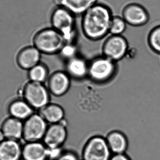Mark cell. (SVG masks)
Masks as SVG:
<instances>
[{
    "label": "cell",
    "mask_w": 160,
    "mask_h": 160,
    "mask_svg": "<svg viewBox=\"0 0 160 160\" xmlns=\"http://www.w3.org/2000/svg\"><path fill=\"white\" fill-rule=\"evenodd\" d=\"M112 17L108 6L97 3L82 15L81 27L83 34L93 41L104 38L109 33Z\"/></svg>",
    "instance_id": "obj_1"
},
{
    "label": "cell",
    "mask_w": 160,
    "mask_h": 160,
    "mask_svg": "<svg viewBox=\"0 0 160 160\" xmlns=\"http://www.w3.org/2000/svg\"><path fill=\"white\" fill-rule=\"evenodd\" d=\"M33 42V46L41 53L48 55L60 53L66 43L63 36L52 27L38 32L34 37Z\"/></svg>",
    "instance_id": "obj_2"
},
{
    "label": "cell",
    "mask_w": 160,
    "mask_h": 160,
    "mask_svg": "<svg viewBox=\"0 0 160 160\" xmlns=\"http://www.w3.org/2000/svg\"><path fill=\"white\" fill-rule=\"evenodd\" d=\"M52 27L63 37L66 43H71L76 32V16L62 7H57L51 16Z\"/></svg>",
    "instance_id": "obj_3"
},
{
    "label": "cell",
    "mask_w": 160,
    "mask_h": 160,
    "mask_svg": "<svg viewBox=\"0 0 160 160\" xmlns=\"http://www.w3.org/2000/svg\"><path fill=\"white\" fill-rule=\"evenodd\" d=\"M116 63L102 55L96 57L88 63V77L97 83L107 82L115 75Z\"/></svg>",
    "instance_id": "obj_4"
},
{
    "label": "cell",
    "mask_w": 160,
    "mask_h": 160,
    "mask_svg": "<svg viewBox=\"0 0 160 160\" xmlns=\"http://www.w3.org/2000/svg\"><path fill=\"white\" fill-rule=\"evenodd\" d=\"M44 83L28 82L22 91L23 99L34 109L39 111L50 102V96Z\"/></svg>",
    "instance_id": "obj_5"
},
{
    "label": "cell",
    "mask_w": 160,
    "mask_h": 160,
    "mask_svg": "<svg viewBox=\"0 0 160 160\" xmlns=\"http://www.w3.org/2000/svg\"><path fill=\"white\" fill-rule=\"evenodd\" d=\"M106 139L99 135L92 136L86 143L82 160H110L112 156Z\"/></svg>",
    "instance_id": "obj_6"
},
{
    "label": "cell",
    "mask_w": 160,
    "mask_h": 160,
    "mask_svg": "<svg viewBox=\"0 0 160 160\" xmlns=\"http://www.w3.org/2000/svg\"><path fill=\"white\" fill-rule=\"evenodd\" d=\"M128 48V42L126 37L111 35L102 45V56L117 62L125 59Z\"/></svg>",
    "instance_id": "obj_7"
},
{
    "label": "cell",
    "mask_w": 160,
    "mask_h": 160,
    "mask_svg": "<svg viewBox=\"0 0 160 160\" xmlns=\"http://www.w3.org/2000/svg\"><path fill=\"white\" fill-rule=\"evenodd\" d=\"M49 125L38 113H34L23 122V137L25 142H42Z\"/></svg>",
    "instance_id": "obj_8"
},
{
    "label": "cell",
    "mask_w": 160,
    "mask_h": 160,
    "mask_svg": "<svg viewBox=\"0 0 160 160\" xmlns=\"http://www.w3.org/2000/svg\"><path fill=\"white\" fill-rule=\"evenodd\" d=\"M64 121L49 125L42 142L51 151L60 150L66 141L68 131Z\"/></svg>",
    "instance_id": "obj_9"
},
{
    "label": "cell",
    "mask_w": 160,
    "mask_h": 160,
    "mask_svg": "<svg viewBox=\"0 0 160 160\" xmlns=\"http://www.w3.org/2000/svg\"><path fill=\"white\" fill-rule=\"evenodd\" d=\"M47 82L49 93L55 97L64 96L68 92L71 85V78L64 71L53 72L49 76Z\"/></svg>",
    "instance_id": "obj_10"
},
{
    "label": "cell",
    "mask_w": 160,
    "mask_h": 160,
    "mask_svg": "<svg viewBox=\"0 0 160 160\" xmlns=\"http://www.w3.org/2000/svg\"><path fill=\"white\" fill-rule=\"evenodd\" d=\"M122 15L128 25L134 27L144 25L148 20L146 10L137 3L127 5L123 9Z\"/></svg>",
    "instance_id": "obj_11"
},
{
    "label": "cell",
    "mask_w": 160,
    "mask_h": 160,
    "mask_svg": "<svg viewBox=\"0 0 160 160\" xmlns=\"http://www.w3.org/2000/svg\"><path fill=\"white\" fill-rule=\"evenodd\" d=\"M51 154L42 142H25L22 146V160H48Z\"/></svg>",
    "instance_id": "obj_12"
},
{
    "label": "cell",
    "mask_w": 160,
    "mask_h": 160,
    "mask_svg": "<svg viewBox=\"0 0 160 160\" xmlns=\"http://www.w3.org/2000/svg\"><path fill=\"white\" fill-rule=\"evenodd\" d=\"M42 53L34 46L27 47L18 53L17 62L22 69L29 70L40 63Z\"/></svg>",
    "instance_id": "obj_13"
},
{
    "label": "cell",
    "mask_w": 160,
    "mask_h": 160,
    "mask_svg": "<svg viewBox=\"0 0 160 160\" xmlns=\"http://www.w3.org/2000/svg\"><path fill=\"white\" fill-rule=\"evenodd\" d=\"M22 151L19 141L5 139L0 143V160H22Z\"/></svg>",
    "instance_id": "obj_14"
},
{
    "label": "cell",
    "mask_w": 160,
    "mask_h": 160,
    "mask_svg": "<svg viewBox=\"0 0 160 160\" xmlns=\"http://www.w3.org/2000/svg\"><path fill=\"white\" fill-rule=\"evenodd\" d=\"M88 64L83 58L76 56L67 61L66 72L71 78L82 79L88 77Z\"/></svg>",
    "instance_id": "obj_15"
},
{
    "label": "cell",
    "mask_w": 160,
    "mask_h": 160,
    "mask_svg": "<svg viewBox=\"0 0 160 160\" xmlns=\"http://www.w3.org/2000/svg\"><path fill=\"white\" fill-rule=\"evenodd\" d=\"M98 0H54L57 7H62L75 16L82 15L98 3Z\"/></svg>",
    "instance_id": "obj_16"
},
{
    "label": "cell",
    "mask_w": 160,
    "mask_h": 160,
    "mask_svg": "<svg viewBox=\"0 0 160 160\" xmlns=\"http://www.w3.org/2000/svg\"><path fill=\"white\" fill-rule=\"evenodd\" d=\"M105 139L113 155L126 154L128 142L123 132L119 131H112L108 133Z\"/></svg>",
    "instance_id": "obj_17"
},
{
    "label": "cell",
    "mask_w": 160,
    "mask_h": 160,
    "mask_svg": "<svg viewBox=\"0 0 160 160\" xmlns=\"http://www.w3.org/2000/svg\"><path fill=\"white\" fill-rule=\"evenodd\" d=\"M1 129L6 139L19 141L23 137V123L11 117L4 121Z\"/></svg>",
    "instance_id": "obj_18"
},
{
    "label": "cell",
    "mask_w": 160,
    "mask_h": 160,
    "mask_svg": "<svg viewBox=\"0 0 160 160\" xmlns=\"http://www.w3.org/2000/svg\"><path fill=\"white\" fill-rule=\"evenodd\" d=\"M38 114L48 125L61 123L64 120L63 108L58 104L50 102L38 111Z\"/></svg>",
    "instance_id": "obj_19"
},
{
    "label": "cell",
    "mask_w": 160,
    "mask_h": 160,
    "mask_svg": "<svg viewBox=\"0 0 160 160\" xmlns=\"http://www.w3.org/2000/svg\"><path fill=\"white\" fill-rule=\"evenodd\" d=\"M8 112L11 117L23 121L33 114L34 109L24 99H16L9 104Z\"/></svg>",
    "instance_id": "obj_20"
},
{
    "label": "cell",
    "mask_w": 160,
    "mask_h": 160,
    "mask_svg": "<svg viewBox=\"0 0 160 160\" xmlns=\"http://www.w3.org/2000/svg\"><path fill=\"white\" fill-rule=\"evenodd\" d=\"M48 69L46 65L40 63L31 68L28 72V77L31 82L44 83L49 78Z\"/></svg>",
    "instance_id": "obj_21"
},
{
    "label": "cell",
    "mask_w": 160,
    "mask_h": 160,
    "mask_svg": "<svg viewBox=\"0 0 160 160\" xmlns=\"http://www.w3.org/2000/svg\"><path fill=\"white\" fill-rule=\"evenodd\" d=\"M127 25L128 24L122 17L113 16L109 33L112 35H122L127 30Z\"/></svg>",
    "instance_id": "obj_22"
},
{
    "label": "cell",
    "mask_w": 160,
    "mask_h": 160,
    "mask_svg": "<svg viewBox=\"0 0 160 160\" xmlns=\"http://www.w3.org/2000/svg\"><path fill=\"white\" fill-rule=\"evenodd\" d=\"M59 54L67 61L77 56V48L73 43H66Z\"/></svg>",
    "instance_id": "obj_23"
},
{
    "label": "cell",
    "mask_w": 160,
    "mask_h": 160,
    "mask_svg": "<svg viewBox=\"0 0 160 160\" xmlns=\"http://www.w3.org/2000/svg\"><path fill=\"white\" fill-rule=\"evenodd\" d=\"M149 41L152 49L160 53V26L152 31L149 36Z\"/></svg>",
    "instance_id": "obj_24"
},
{
    "label": "cell",
    "mask_w": 160,
    "mask_h": 160,
    "mask_svg": "<svg viewBox=\"0 0 160 160\" xmlns=\"http://www.w3.org/2000/svg\"><path fill=\"white\" fill-rule=\"evenodd\" d=\"M54 160H80L77 154L71 151L61 152Z\"/></svg>",
    "instance_id": "obj_25"
},
{
    "label": "cell",
    "mask_w": 160,
    "mask_h": 160,
    "mask_svg": "<svg viewBox=\"0 0 160 160\" xmlns=\"http://www.w3.org/2000/svg\"><path fill=\"white\" fill-rule=\"evenodd\" d=\"M110 160H131L126 154L112 155Z\"/></svg>",
    "instance_id": "obj_26"
},
{
    "label": "cell",
    "mask_w": 160,
    "mask_h": 160,
    "mask_svg": "<svg viewBox=\"0 0 160 160\" xmlns=\"http://www.w3.org/2000/svg\"><path fill=\"white\" fill-rule=\"evenodd\" d=\"M5 139V137L4 135L2 132V130L0 129V143L2 142Z\"/></svg>",
    "instance_id": "obj_27"
},
{
    "label": "cell",
    "mask_w": 160,
    "mask_h": 160,
    "mask_svg": "<svg viewBox=\"0 0 160 160\" xmlns=\"http://www.w3.org/2000/svg\"></svg>",
    "instance_id": "obj_28"
}]
</instances>
